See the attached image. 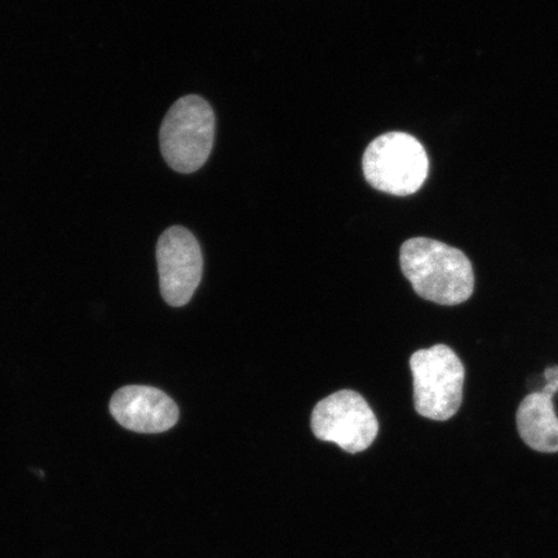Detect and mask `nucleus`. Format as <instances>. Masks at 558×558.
<instances>
[{"label": "nucleus", "mask_w": 558, "mask_h": 558, "mask_svg": "<svg viewBox=\"0 0 558 558\" xmlns=\"http://www.w3.org/2000/svg\"><path fill=\"white\" fill-rule=\"evenodd\" d=\"M414 404L418 415L446 422L463 402L465 369L458 354L445 344L421 349L410 359Z\"/></svg>", "instance_id": "nucleus-2"}, {"label": "nucleus", "mask_w": 558, "mask_h": 558, "mask_svg": "<svg viewBox=\"0 0 558 558\" xmlns=\"http://www.w3.org/2000/svg\"><path fill=\"white\" fill-rule=\"evenodd\" d=\"M557 395H558V392H557Z\"/></svg>", "instance_id": "nucleus-9"}, {"label": "nucleus", "mask_w": 558, "mask_h": 558, "mask_svg": "<svg viewBox=\"0 0 558 558\" xmlns=\"http://www.w3.org/2000/svg\"><path fill=\"white\" fill-rule=\"evenodd\" d=\"M215 114L199 96L181 97L166 114L159 132L160 150L172 170L192 173L211 155Z\"/></svg>", "instance_id": "nucleus-3"}, {"label": "nucleus", "mask_w": 558, "mask_h": 558, "mask_svg": "<svg viewBox=\"0 0 558 558\" xmlns=\"http://www.w3.org/2000/svg\"><path fill=\"white\" fill-rule=\"evenodd\" d=\"M157 262L160 292L167 304L191 302L204 274V256L197 239L183 227H171L159 236Z\"/></svg>", "instance_id": "nucleus-6"}, {"label": "nucleus", "mask_w": 558, "mask_h": 558, "mask_svg": "<svg viewBox=\"0 0 558 558\" xmlns=\"http://www.w3.org/2000/svg\"><path fill=\"white\" fill-rule=\"evenodd\" d=\"M110 413L123 428L136 434H162L179 421L178 404L162 390L128 386L117 390Z\"/></svg>", "instance_id": "nucleus-7"}, {"label": "nucleus", "mask_w": 558, "mask_h": 558, "mask_svg": "<svg viewBox=\"0 0 558 558\" xmlns=\"http://www.w3.org/2000/svg\"><path fill=\"white\" fill-rule=\"evenodd\" d=\"M401 269L416 294L439 305H459L474 290L472 263L444 242L416 236L402 244Z\"/></svg>", "instance_id": "nucleus-1"}, {"label": "nucleus", "mask_w": 558, "mask_h": 558, "mask_svg": "<svg viewBox=\"0 0 558 558\" xmlns=\"http://www.w3.org/2000/svg\"><path fill=\"white\" fill-rule=\"evenodd\" d=\"M367 183L383 193L407 197L428 178L429 159L424 146L404 132L375 138L362 159Z\"/></svg>", "instance_id": "nucleus-4"}, {"label": "nucleus", "mask_w": 558, "mask_h": 558, "mask_svg": "<svg viewBox=\"0 0 558 558\" xmlns=\"http://www.w3.org/2000/svg\"><path fill=\"white\" fill-rule=\"evenodd\" d=\"M558 392L555 384L546 383L539 392L525 397L520 403L518 429L529 448L535 451L558 452V417L554 397Z\"/></svg>", "instance_id": "nucleus-8"}, {"label": "nucleus", "mask_w": 558, "mask_h": 558, "mask_svg": "<svg viewBox=\"0 0 558 558\" xmlns=\"http://www.w3.org/2000/svg\"><path fill=\"white\" fill-rule=\"evenodd\" d=\"M312 429L320 441L357 453L373 445L379 423L364 397L345 389L317 403L312 414Z\"/></svg>", "instance_id": "nucleus-5"}]
</instances>
